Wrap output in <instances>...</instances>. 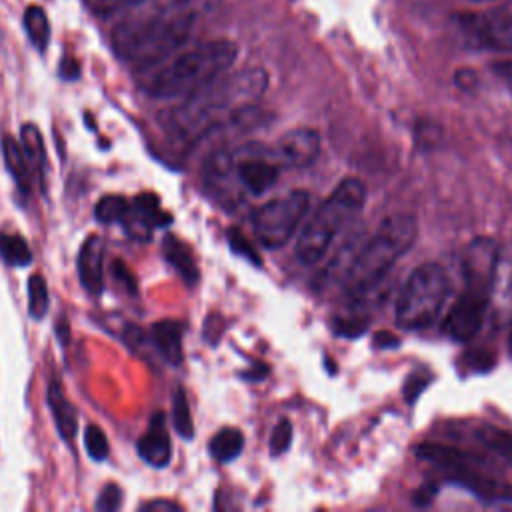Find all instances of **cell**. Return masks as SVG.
<instances>
[{
    "instance_id": "obj_6",
    "label": "cell",
    "mask_w": 512,
    "mask_h": 512,
    "mask_svg": "<svg viewBox=\"0 0 512 512\" xmlns=\"http://www.w3.org/2000/svg\"><path fill=\"white\" fill-rule=\"evenodd\" d=\"M450 280L436 262L416 266L406 278L396 298V324L404 330L430 328L448 298Z\"/></svg>"
},
{
    "instance_id": "obj_1",
    "label": "cell",
    "mask_w": 512,
    "mask_h": 512,
    "mask_svg": "<svg viewBox=\"0 0 512 512\" xmlns=\"http://www.w3.org/2000/svg\"><path fill=\"white\" fill-rule=\"evenodd\" d=\"M222 0H144L128 10L112 28L116 56L148 70L180 50L198 22L210 16Z\"/></svg>"
},
{
    "instance_id": "obj_24",
    "label": "cell",
    "mask_w": 512,
    "mask_h": 512,
    "mask_svg": "<svg viewBox=\"0 0 512 512\" xmlns=\"http://www.w3.org/2000/svg\"><path fill=\"white\" fill-rule=\"evenodd\" d=\"M208 448H210V454L214 460L230 462L236 456H240V452L244 448V436L238 428H222L212 436Z\"/></svg>"
},
{
    "instance_id": "obj_29",
    "label": "cell",
    "mask_w": 512,
    "mask_h": 512,
    "mask_svg": "<svg viewBox=\"0 0 512 512\" xmlns=\"http://www.w3.org/2000/svg\"><path fill=\"white\" fill-rule=\"evenodd\" d=\"M84 446H86V452L92 460L96 462H102L106 460L108 456V440H106V434L102 432V428L90 424L86 426L84 430Z\"/></svg>"
},
{
    "instance_id": "obj_20",
    "label": "cell",
    "mask_w": 512,
    "mask_h": 512,
    "mask_svg": "<svg viewBox=\"0 0 512 512\" xmlns=\"http://www.w3.org/2000/svg\"><path fill=\"white\" fill-rule=\"evenodd\" d=\"M162 252H164V258L166 262L182 276V280L188 284V286H194L200 278L198 274V266H196V260L190 252V248L176 236L168 234L162 242Z\"/></svg>"
},
{
    "instance_id": "obj_17",
    "label": "cell",
    "mask_w": 512,
    "mask_h": 512,
    "mask_svg": "<svg viewBox=\"0 0 512 512\" xmlns=\"http://www.w3.org/2000/svg\"><path fill=\"white\" fill-rule=\"evenodd\" d=\"M46 400H48V408L54 416V424L58 428V434L64 440H72L78 432V414L74 404L68 400L66 392L62 390L58 380H50L48 384V392H46Z\"/></svg>"
},
{
    "instance_id": "obj_11",
    "label": "cell",
    "mask_w": 512,
    "mask_h": 512,
    "mask_svg": "<svg viewBox=\"0 0 512 512\" xmlns=\"http://www.w3.org/2000/svg\"><path fill=\"white\" fill-rule=\"evenodd\" d=\"M204 184L214 198L226 206H234L240 200L238 178L234 170V154L226 148L214 150L204 164Z\"/></svg>"
},
{
    "instance_id": "obj_2",
    "label": "cell",
    "mask_w": 512,
    "mask_h": 512,
    "mask_svg": "<svg viewBox=\"0 0 512 512\" xmlns=\"http://www.w3.org/2000/svg\"><path fill=\"white\" fill-rule=\"evenodd\" d=\"M266 88L268 74L262 68L226 72L166 110L162 114L164 132L178 144H192L212 132L236 108L256 104Z\"/></svg>"
},
{
    "instance_id": "obj_22",
    "label": "cell",
    "mask_w": 512,
    "mask_h": 512,
    "mask_svg": "<svg viewBox=\"0 0 512 512\" xmlns=\"http://www.w3.org/2000/svg\"><path fill=\"white\" fill-rule=\"evenodd\" d=\"M22 24H24V30H26V36H28L30 44L38 52H44L48 48V42H50V22H48V16H46L44 8H40L36 4H30L24 10Z\"/></svg>"
},
{
    "instance_id": "obj_23",
    "label": "cell",
    "mask_w": 512,
    "mask_h": 512,
    "mask_svg": "<svg viewBox=\"0 0 512 512\" xmlns=\"http://www.w3.org/2000/svg\"><path fill=\"white\" fill-rule=\"evenodd\" d=\"M476 440L482 448L498 456L500 460L508 462L512 466V432L498 428V426H480L476 430Z\"/></svg>"
},
{
    "instance_id": "obj_36",
    "label": "cell",
    "mask_w": 512,
    "mask_h": 512,
    "mask_svg": "<svg viewBox=\"0 0 512 512\" xmlns=\"http://www.w3.org/2000/svg\"><path fill=\"white\" fill-rule=\"evenodd\" d=\"M496 74L502 78V82L512 90V60H504V62H498L494 66Z\"/></svg>"
},
{
    "instance_id": "obj_30",
    "label": "cell",
    "mask_w": 512,
    "mask_h": 512,
    "mask_svg": "<svg viewBox=\"0 0 512 512\" xmlns=\"http://www.w3.org/2000/svg\"><path fill=\"white\" fill-rule=\"evenodd\" d=\"M292 432L294 430H292L290 420L282 418V420L276 422V426L272 428V434H270V442H268L272 456H280V454H284L290 448Z\"/></svg>"
},
{
    "instance_id": "obj_34",
    "label": "cell",
    "mask_w": 512,
    "mask_h": 512,
    "mask_svg": "<svg viewBox=\"0 0 512 512\" xmlns=\"http://www.w3.org/2000/svg\"><path fill=\"white\" fill-rule=\"evenodd\" d=\"M140 510H144V512H178L180 506L172 500H150V502L142 504Z\"/></svg>"
},
{
    "instance_id": "obj_4",
    "label": "cell",
    "mask_w": 512,
    "mask_h": 512,
    "mask_svg": "<svg viewBox=\"0 0 512 512\" xmlns=\"http://www.w3.org/2000/svg\"><path fill=\"white\" fill-rule=\"evenodd\" d=\"M416 236L418 220L412 214L386 216L364 244L348 252V260L340 268L346 294L354 298L380 284L400 256L412 248Z\"/></svg>"
},
{
    "instance_id": "obj_13",
    "label": "cell",
    "mask_w": 512,
    "mask_h": 512,
    "mask_svg": "<svg viewBox=\"0 0 512 512\" xmlns=\"http://www.w3.org/2000/svg\"><path fill=\"white\" fill-rule=\"evenodd\" d=\"M452 480L466 490H470L476 498L488 504H510L512 506V484L498 482L482 470V464H462L448 468Z\"/></svg>"
},
{
    "instance_id": "obj_5",
    "label": "cell",
    "mask_w": 512,
    "mask_h": 512,
    "mask_svg": "<svg viewBox=\"0 0 512 512\" xmlns=\"http://www.w3.org/2000/svg\"><path fill=\"white\" fill-rule=\"evenodd\" d=\"M366 204V186L358 178L342 180L332 194L318 206L296 240V256L312 266L324 260L330 246L362 214Z\"/></svg>"
},
{
    "instance_id": "obj_31",
    "label": "cell",
    "mask_w": 512,
    "mask_h": 512,
    "mask_svg": "<svg viewBox=\"0 0 512 512\" xmlns=\"http://www.w3.org/2000/svg\"><path fill=\"white\" fill-rule=\"evenodd\" d=\"M140 2H144V0H84L88 10L98 16H110V14L124 12Z\"/></svg>"
},
{
    "instance_id": "obj_28",
    "label": "cell",
    "mask_w": 512,
    "mask_h": 512,
    "mask_svg": "<svg viewBox=\"0 0 512 512\" xmlns=\"http://www.w3.org/2000/svg\"><path fill=\"white\" fill-rule=\"evenodd\" d=\"M48 286L42 274H32L28 278V312L34 320H42L48 312Z\"/></svg>"
},
{
    "instance_id": "obj_14",
    "label": "cell",
    "mask_w": 512,
    "mask_h": 512,
    "mask_svg": "<svg viewBox=\"0 0 512 512\" xmlns=\"http://www.w3.org/2000/svg\"><path fill=\"white\" fill-rule=\"evenodd\" d=\"M234 170H236L240 188L258 196L276 184L278 174H280V164L276 162L274 154H272V158L248 154L240 160H236V156H234Z\"/></svg>"
},
{
    "instance_id": "obj_8",
    "label": "cell",
    "mask_w": 512,
    "mask_h": 512,
    "mask_svg": "<svg viewBox=\"0 0 512 512\" xmlns=\"http://www.w3.org/2000/svg\"><path fill=\"white\" fill-rule=\"evenodd\" d=\"M456 24L472 46L512 52V4L482 12H462L456 16Z\"/></svg>"
},
{
    "instance_id": "obj_39",
    "label": "cell",
    "mask_w": 512,
    "mask_h": 512,
    "mask_svg": "<svg viewBox=\"0 0 512 512\" xmlns=\"http://www.w3.org/2000/svg\"><path fill=\"white\" fill-rule=\"evenodd\" d=\"M78 64L74 62V60H70V58H66V60H62V76L64 78H76L78 76Z\"/></svg>"
},
{
    "instance_id": "obj_37",
    "label": "cell",
    "mask_w": 512,
    "mask_h": 512,
    "mask_svg": "<svg viewBox=\"0 0 512 512\" xmlns=\"http://www.w3.org/2000/svg\"><path fill=\"white\" fill-rule=\"evenodd\" d=\"M374 344H376L378 348H392V346H398L400 342H398V338H394V334H390V332L382 330V332H378V334H376Z\"/></svg>"
},
{
    "instance_id": "obj_35",
    "label": "cell",
    "mask_w": 512,
    "mask_h": 512,
    "mask_svg": "<svg viewBox=\"0 0 512 512\" xmlns=\"http://www.w3.org/2000/svg\"><path fill=\"white\" fill-rule=\"evenodd\" d=\"M114 272H116V278L124 282L126 290L130 292H136V282H134V276L130 274V270L122 264V262H114Z\"/></svg>"
},
{
    "instance_id": "obj_26",
    "label": "cell",
    "mask_w": 512,
    "mask_h": 512,
    "mask_svg": "<svg viewBox=\"0 0 512 512\" xmlns=\"http://www.w3.org/2000/svg\"><path fill=\"white\" fill-rule=\"evenodd\" d=\"M130 210H132V202L126 200L124 196H104L98 200L94 214L104 224H116V222L124 224L130 216Z\"/></svg>"
},
{
    "instance_id": "obj_16",
    "label": "cell",
    "mask_w": 512,
    "mask_h": 512,
    "mask_svg": "<svg viewBox=\"0 0 512 512\" xmlns=\"http://www.w3.org/2000/svg\"><path fill=\"white\" fill-rule=\"evenodd\" d=\"M104 240L100 236H88L78 252V278L86 292L100 294L104 288Z\"/></svg>"
},
{
    "instance_id": "obj_38",
    "label": "cell",
    "mask_w": 512,
    "mask_h": 512,
    "mask_svg": "<svg viewBox=\"0 0 512 512\" xmlns=\"http://www.w3.org/2000/svg\"><path fill=\"white\" fill-rule=\"evenodd\" d=\"M424 386H426V380H424V378H410V380L406 382V396H408L410 400L416 398L418 392H420Z\"/></svg>"
},
{
    "instance_id": "obj_33",
    "label": "cell",
    "mask_w": 512,
    "mask_h": 512,
    "mask_svg": "<svg viewBox=\"0 0 512 512\" xmlns=\"http://www.w3.org/2000/svg\"><path fill=\"white\" fill-rule=\"evenodd\" d=\"M228 238H230V246L234 248V252H240V254H244L246 258H250L254 264H260V258H258L256 250L248 244V240L240 234V230L232 228V230L228 232Z\"/></svg>"
},
{
    "instance_id": "obj_27",
    "label": "cell",
    "mask_w": 512,
    "mask_h": 512,
    "mask_svg": "<svg viewBox=\"0 0 512 512\" xmlns=\"http://www.w3.org/2000/svg\"><path fill=\"white\" fill-rule=\"evenodd\" d=\"M172 422H174L176 432L182 438L190 440L194 436V422H192V414H190V404H188L184 388H180V386L174 390V396H172Z\"/></svg>"
},
{
    "instance_id": "obj_10",
    "label": "cell",
    "mask_w": 512,
    "mask_h": 512,
    "mask_svg": "<svg viewBox=\"0 0 512 512\" xmlns=\"http://www.w3.org/2000/svg\"><path fill=\"white\" fill-rule=\"evenodd\" d=\"M498 262V246L492 238H476L462 256V272L466 290L488 296L492 290Z\"/></svg>"
},
{
    "instance_id": "obj_15",
    "label": "cell",
    "mask_w": 512,
    "mask_h": 512,
    "mask_svg": "<svg viewBox=\"0 0 512 512\" xmlns=\"http://www.w3.org/2000/svg\"><path fill=\"white\" fill-rule=\"evenodd\" d=\"M136 450H138V456L154 468H164L170 462L172 444L166 428V418L162 412H156L150 418L146 432L140 436L136 444Z\"/></svg>"
},
{
    "instance_id": "obj_19",
    "label": "cell",
    "mask_w": 512,
    "mask_h": 512,
    "mask_svg": "<svg viewBox=\"0 0 512 512\" xmlns=\"http://www.w3.org/2000/svg\"><path fill=\"white\" fill-rule=\"evenodd\" d=\"M150 338L168 364L178 366L182 362V324L178 320H158L152 324Z\"/></svg>"
},
{
    "instance_id": "obj_9",
    "label": "cell",
    "mask_w": 512,
    "mask_h": 512,
    "mask_svg": "<svg viewBox=\"0 0 512 512\" xmlns=\"http://www.w3.org/2000/svg\"><path fill=\"white\" fill-rule=\"evenodd\" d=\"M486 304H488V296L472 290H464L456 298L448 314L444 316L442 332L454 342L472 340L484 326Z\"/></svg>"
},
{
    "instance_id": "obj_12",
    "label": "cell",
    "mask_w": 512,
    "mask_h": 512,
    "mask_svg": "<svg viewBox=\"0 0 512 512\" xmlns=\"http://www.w3.org/2000/svg\"><path fill=\"white\" fill-rule=\"evenodd\" d=\"M320 136L312 128H294L284 132L272 154L280 166L286 168H306L320 154Z\"/></svg>"
},
{
    "instance_id": "obj_25",
    "label": "cell",
    "mask_w": 512,
    "mask_h": 512,
    "mask_svg": "<svg viewBox=\"0 0 512 512\" xmlns=\"http://www.w3.org/2000/svg\"><path fill=\"white\" fill-rule=\"evenodd\" d=\"M0 258L10 266H28L32 262V250L22 236L0 232Z\"/></svg>"
},
{
    "instance_id": "obj_21",
    "label": "cell",
    "mask_w": 512,
    "mask_h": 512,
    "mask_svg": "<svg viewBox=\"0 0 512 512\" xmlns=\"http://www.w3.org/2000/svg\"><path fill=\"white\" fill-rule=\"evenodd\" d=\"M2 154H4V164H6L8 172L12 174V180L18 186L20 194L28 196L30 190H32L34 180H32V172L28 168V162L24 158L20 142H16V138L6 134L2 138Z\"/></svg>"
},
{
    "instance_id": "obj_7",
    "label": "cell",
    "mask_w": 512,
    "mask_h": 512,
    "mask_svg": "<svg viewBox=\"0 0 512 512\" xmlns=\"http://www.w3.org/2000/svg\"><path fill=\"white\" fill-rule=\"evenodd\" d=\"M310 208L306 190H290L284 196L272 198L252 212V232L260 246L276 250L284 246L304 220Z\"/></svg>"
},
{
    "instance_id": "obj_40",
    "label": "cell",
    "mask_w": 512,
    "mask_h": 512,
    "mask_svg": "<svg viewBox=\"0 0 512 512\" xmlns=\"http://www.w3.org/2000/svg\"><path fill=\"white\" fill-rule=\"evenodd\" d=\"M508 352L512 356V328H510V334H508Z\"/></svg>"
},
{
    "instance_id": "obj_3",
    "label": "cell",
    "mask_w": 512,
    "mask_h": 512,
    "mask_svg": "<svg viewBox=\"0 0 512 512\" xmlns=\"http://www.w3.org/2000/svg\"><path fill=\"white\" fill-rule=\"evenodd\" d=\"M238 58V46L228 38L206 40L180 48L156 66L144 70V92L150 98H184L226 74Z\"/></svg>"
},
{
    "instance_id": "obj_32",
    "label": "cell",
    "mask_w": 512,
    "mask_h": 512,
    "mask_svg": "<svg viewBox=\"0 0 512 512\" xmlns=\"http://www.w3.org/2000/svg\"><path fill=\"white\" fill-rule=\"evenodd\" d=\"M122 504V490L120 486L116 484H106L102 490H100V496H98V502H96V510L100 512H114L118 510Z\"/></svg>"
},
{
    "instance_id": "obj_18",
    "label": "cell",
    "mask_w": 512,
    "mask_h": 512,
    "mask_svg": "<svg viewBox=\"0 0 512 512\" xmlns=\"http://www.w3.org/2000/svg\"><path fill=\"white\" fill-rule=\"evenodd\" d=\"M20 146L24 152V158L28 162V168L32 172V180L40 186V190H46L44 178H46V146L44 138L34 124H24L20 130Z\"/></svg>"
}]
</instances>
